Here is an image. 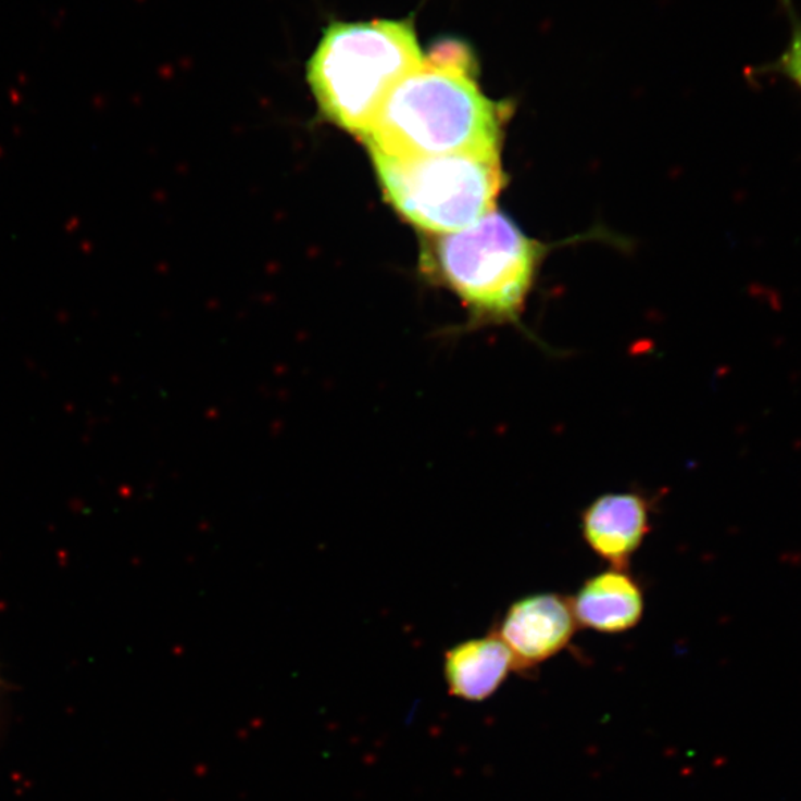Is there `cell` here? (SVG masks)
Segmentation results:
<instances>
[{
    "instance_id": "obj_7",
    "label": "cell",
    "mask_w": 801,
    "mask_h": 801,
    "mask_svg": "<svg viewBox=\"0 0 801 801\" xmlns=\"http://www.w3.org/2000/svg\"><path fill=\"white\" fill-rule=\"evenodd\" d=\"M571 603L577 625L601 634L629 631L644 615V591L629 568L610 567L589 577Z\"/></svg>"
},
{
    "instance_id": "obj_4",
    "label": "cell",
    "mask_w": 801,
    "mask_h": 801,
    "mask_svg": "<svg viewBox=\"0 0 801 801\" xmlns=\"http://www.w3.org/2000/svg\"><path fill=\"white\" fill-rule=\"evenodd\" d=\"M430 259L439 278L477 315L510 320L530 291L539 246L495 210L467 229L438 235Z\"/></svg>"
},
{
    "instance_id": "obj_2",
    "label": "cell",
    "mask_w": 801,
    "mask_h": 801,
    "mask_svg": "<svg viewBox=\"0 0 801 801\" xmlns=\"http://www.w3.org/2000/svg\"><path fill=\"white\" fill-rule=\"evenodd\" d=\"M422 61L410 20L335 22L309 60L308 80L324 116L363 138L389 92Z\"/></svg>"
},
{
    "instance_id": "obj_8",
    "label": "cell",
    "mask_w": 801,
    "mask_h": 801,
    "mask_svg": "<svg viewBox=\"0 0 801 801\" xmlns=\"http://www.w3.org/2000/svg\"><path fill=\"white\" fill-rule=\"evenodd\" d=\"M514 669V659L496 634L471 638L446 654L445 675L450 693L479 702L498 692Z\"/></svg>"
},
{
    "instance_id": "obj_6",
    "label": "cell",
    "mask_w": 801,
    "mask_h": 801,
    "mask_svg": "<svg viewBox=\"0 0 801 801\" xmlns=\"http://www.w3.org/2000/svg\"><path fill=\"white\" fill-rule=\"evenodd\" d=\"M653 503L637 491L608 493L589 503L580 518L583 538L589 549L610 564L629 568L652 530Z\"/></svg>"
},
{
    "instance_id": "obj_3",
    "label": "cell",
    "mask_w": 801,
    "mask_h": 801,
    "mask_svg": "<svg viewBox=\"0 0 801 801\" xmlns=\"http://www.w3.org/2000/svg\"><path fill=\"white\" fill-rule=\"evenodd\" d=\"M372 157L398 213L435 235L467 229L493 213L503 185L499 150L409 160Z\"/></svg>"
},
{
    "instance_id": "obj_1",
    "label": "cell",
    "mask_w": 801,
    "mask_h": 801,
    "mask_svg": "<svg viewBox=\"0 0 801 801\" xmlns=\"http://www.w3.org/2000/svg\"><path fill=\"white\" fill-rule=\"evenodd\" d=\"M503 116L478 87L470 48L441 40L389 92L363 138L370 153L397 160L493 152Z\"/></svg>"
},
{
    "instance_id": "obj_9",
    "label": "cell",
    "mask_w": 801,
    "mask_h": 801,
    "mask_svg": "<svg viewBox=\"0 0 801 801\" xmlns=\"http://www.w3.org/2000/svg\"><path fill=\"white\" fill-rule=\"evenodd\" d=\"M779 2L790 22V39L775 60L755 68V75L785 77L801 92V17L792 0H779Z\"/></svg>"
},
{
    "instance_id": "obj_5",
    "label": "cell",
    "mask_w": 801,
    "mask_h": 801,
    "mask_svg": "<svg viewBox=\"0 0 801 801\" xmlns=\"http://www.w3.org/2000/svg\"><path fill=\"white\" fill-rule=\"evenodd\" d=\"M577 629L571 600L554 592L516 600L500 617L495 634L505 642L518 673L530 671L563 652Z\"/></svg>"
}]
</instances>
